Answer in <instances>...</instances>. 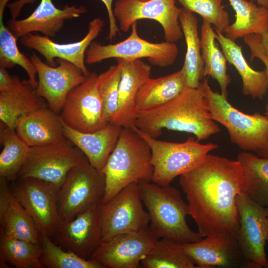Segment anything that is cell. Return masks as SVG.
Masks as SVG:
<instances>
[{
	"label": "cell",
	"mask_w": 268,
	"mask_h": 268,
	"mask_svg": "<svg viewBox=\"0 0 268 268\" xmlns=\"http://www.w3.org/2000/svg\"><path fill=\"white\" fill-rule=\"evenodd\" d=\"M0 67V93L8 91L11 87L13 78L6 69Z\"/></svg>",
	"instance_id": "60d3db41"
},
{
	"label": "cell",
	"mask_w": 268,
	"mask_h": 268,
	"mask_svg": "<svg viewBox=\"0 0 268 268\" xmlns=\"http://www.w3.org/2000/svg\"><path fill=\"white\" fill-rule=\"evenodd\" d=\"M51 237L40 235L41 262L49 268H104L90 260L81 258L74 252L66 251L54 242Z\"/></svg>",
	"instance_id": "d590c367"
},
{
	"label": "cell",
	"mask_w": 268,
	"mask_h": 268,
	"mask_svg": "<svg viewBox=\"0 0 268 268\" xmlns=\"http://www.w3.org/2000/svg\"><path fill=\"white\" fill-rule=\"evenodd\" d=\"M216 41L221 46L227 62L233 65L241 76L242 92L245 96L262 99L268 90V78L265 70L253 69L246 60L242 46L226 37L223 33L215 30Z\"/></svg>",
	"instance_id": "484cf974"
},
{
	"label": "cell",
	"mask_w": 268,
	"mask_h": 268,
	"mask_svg": "<svg viewBox=\"0 0 268 268\" xmlns=\"http://www.w3.org/2000/svg\"><path fill=\"white\" fill-rule=\"evenodd\" d=\"M134 127L122 128L107 160L103 171L106 190L102 202L110 200L131 183L152 180L151 148Z\"/></svg>",
	"instance_id": "277c9868"
},
{
	"label": "cell",
	"mask_w": 268,
	"mask_h": 268,
	"mask_svg": "<svg viewBox=\"0 0 268 268\" xmlns=\"http://www.w3.org/2000/svg\"><path fill=\"white\" fill-rule=\"evenodd\" d=\"M64 127L65 137L81 151L94 167L103 173L122 127L108 123L102 129L92 133L76 131L64 123Z\"/></svg>",
	"instance_id": "cb8c5ba5"
},
{
	"label": "cell",
	"mask_w": 268,
	"mask_h": 268,
	"mask_svg": "<svg viewBox=\"0 0 268 268\" xmlns=\"http://www.w3.org/2000/svg\"><path fill=\"white\" fill-rule=\"evenodd\" d=\"M267 242H268V240H267ZM266 268H268V262H267V263L266 264V266L265 267Z\"/></svg>",
	"instance_id": "bcb514c9"
},
{
	"label": "cell",
	"mask_w": 268,
	"mask_h": 268,
	"mask_svg": "<svg viewBox=\"0 0 268 268\" xmlns=\"http://www.w3.org/2000/svg\"><path fill=\"white\" fill-rule=\"evenodd\" d=\"M260 36L264 52L268 59V30L261 33Z\"/></svg>",
	"instance_id": "7bdbcfd3"
},
{
	"label": "cell",
	"mask_w": 268,
	"mask_h": 268,
	"mask_svg": "<svg viewBox=\"0 0 268 268\" xmlns=\"http://www.w3.org/2000/svg\"><path fill=\"white\" fill-rule=\"evenodd\" d=\"M257 155L268 158V144L256 152Z\"/></svg>",
	"instance_id": "ee69618b"
},
{
	"label": "cell",
	"mask_w": 268,
	"mask_h": 268,
	"mask_svg": "<svg viewBox=\"0 0 268 268\" xmlns=\"http://www.w3.org/2000/svg\"><path fill=\"white\" fill-rule=\"evenodd\" d=\"M104 21L99 17L89 23L88 32L81 40L70 43L60 44L53 41L49 37L29 33L20 38V44L32 49L45 58L47 63L56 66L55 59L67 61L78 67L87 76L90 72L85 66V53L91 42L102 31Z\"/></svg>",
	"instance_id": "ac0fdd59"
},
{
	"label": "cell",
	"mask_w": 268,
	"mask_h": 268,
	"mask_svg": "<svg viewBox=\"0 0 268 268\" xmlns=\"http://www.w3.org/2000/svg\"><path fill=\"white\" fill-rule=\"evenodd\" d=\"M143 205L138 183L127 185L110 200L101 202V241L148 227L150 217Z\"/></svg>",
	"instance_id": "30bf717a"
},
{
	"label": "cell",
	"mask_w": 268,
	"mask_h": 268,
	"mask_svg": "<svg viewBox=\"0 0 268 268\" xmlns=\"http://www.w3.org/2000/svg\"><path fill=\"white\" fill-rule=\"evenodd\" d=\"M137 24V22L132 25L128 37L117 43L103 45L91 42L85 53V63L93 64L111 58L127 61L146 58L152 65L161 67L174 64L179 54L176 43H153L143 39L138 34Z\"/></svg>",
	"instance_id": "ba28073f"
},
{
	"label": "cell",
	"mask_w": 268,
	"mask_h": 268,
	"mask_svg": "<svg viewBox=\"0 0 268 268\" xmlns=\"http://www.w3.org/2000/svg\"><path fill=\"white\" fill-rule=\"evenodd\" d=\"M10 88L0 93V120L9 128L15 130L17 119L28 113L48 105L39 97L27 80L12 76Z\"/></svg>",
	"instance_id": "d4e9b609"
},
{
	"label": "cell",
	"mask_w": 268,
	"mask_h": 268,
	"mask_svg": "<svg viewBox=\"0 0 268 268\" xmlns=\"http://www.w3.org/2000/svg\"><path fill=\"white\" fill-rule=\"evenodd\" d=\"M13 193L26 210L40 235L53 237L61 225L58 209L60 189L39 179H17Z\"/></svg>",
	"instance_id": "8fae6325"
},
{
	"label": "cell",
	"mask_w": 268,
	"mask_h": 268,
	"mask_svg": "<svg viewBox=\"0 0 268 268\" xmlns=\"http://www.w3.org/2000/svg\"><path fill=\"white\" fill-rule=\"evenodd\" d=\"M15 131L29 147L52 144L65 138L60 115L47 106L19 117Z\"/></svg>",
	"instance_id": "7402d4cb"
},
{
	"label": "cell",
	"mask_w": 268,
	"mask_h": 268,
	"mask_svg": "<svg viewBox=\"0 0 268 268\" xmlns=\"http://www.w3.org/2000/svg\"><path fill=\"white\" fill-rule=\"evenodd\" d=\"M243 39L245 43L248 47L251 52V61L255 58L260 59L265 65V70L267 72L268 78V59L264 52L260 34H249L245 36ZM265 115L268 118V103L266 107Z\"/></svg>",
	"instance_id": "f35d334b"
},
{
	"label": "cell",
	"mask_w": 268,
	"mask_h": 268,
	"mask_svg": "<svg viewBox=\"0 0 268 268\" xmlns=\"http://www.w3.org/2000/svg\"><path fill=\"white\" fill-rule=\"evenodd\" d=\"M158 239L149 226L123 233L102 241L89 260L104 268H138Z\"/></svg>",
	"instance_id": "9a60e30c"
},
{
	"label": "cell",
	"mask_w": 268,
	"mask_h": 268,
	"mask_svg": "<svg viewBox=\"0 0 268 268\" xmlns=\"http://www.w3.org/2000/svg\"><path fill=\"white\" fill-rule=\"evenodd\" d=\"M98 75L90 72L85 80L68 94L60 117L69 127L79 132L92 133L108 123L103 115L102 101L97 88Z\"/></svg>",
	"instance_id": "4fadbf2b"
},
{
	"label": "cell",
	"mask_w": 268,
	"mask_h": 268,
	"mask_svg": "<svg viewBox=\"0 0 268 268\" xmlns=\"http://www.w3.org/2000/svg\"><path fill=\"white\" fill-rule=\"evenodd\" d=\"M121 75L119 63L110 66L97 77V88L103 106V115L107 123H110L117 109L119 86Z\"/></svg>",
	"instance_id": "8d00e7d4"
},
{
	"label": "cell",
	"mask_w": 268,
	"mask_h": 268,
	"mask_svg": "<svg viewBox=\"0 0 268 268\" xmlns=\"http://www.w3.org/2000/svg\"><path fill=\"white\" fill-rule=\"evenodd\" d=\"M135 126L153 138L158 137L166 129L192 134L199 141L220 131L201 90L188 87L168 102L138 112Z\"/></svg>",
	"instance_id": "7a4b0ae2"
},
{
	"label": "cell",
	"mask_w": 268,
	"mask_h": 268,
	"mask_svg": "<svg viewBox=\"0 0 268 268\" xmlns=\"http://www.w3.org/2000/svg\"><path fill=\"white\" fill-rule=\"evenodd\" d=\"M140 195L150 217L149 228L158 239L180 244L196 242L202 237L188 225V203L175 188L161 187L150 182L138 183Z\"/></svg>",
	"instance_id": "3957f363"
},
{
	"label": "cell",
	"mask_w": 268,
	"mask_h": 268,
	"mask_svg": "<svg viewBox=\"0 0 268 268\" xmlns=\"http://www.w3.org/2000/svg\"><path fill=\"white\" fill-rule=\"evenodd\" d=\"M84 156L66 137L54 143L30 147L17 179L35 178L61 188L70 170Z\"/></svg>",
	"instance_id": "9c48e42d"
},
{
	"label": "cell",
	"mask_w": 268,
	"mask_h": 268,
	"mask_svg": "<svg viewBox=\"0 0 268 268\" xmlns=\"http://www.w3.org/2000/svg\"><path fill=\"white\" fill-rule=\"evenodd\" d=\"M6 3L0 2V67L11 68L17 65L27 72V79L35 89L37 85V70L30 58L22 53L17 45V38L3 23V16Z\"/></svg>",
	"instance_id": "e575fe53"
},
{
	"label": "cell",
	"mask_w": 268,
	"mask_h": 268,
	"mask_svg": "<svg viewBox=\"0 0 268 268\" xmlns=\"http://www.w3.org/2000/svg\"><path fill=\"white\" fill-rule=\"evenodd\" d=\"M134 128L151 148L153 167L151 181L161 187L170 186L175 178L195 168L207 154L218 147L215 143H201L191 136L183 142L160 140Z\"/></svg>",
	"instance_id": "8992f818"
},
{
	"label": "cell",
	"mask_w": 268,
	"mask_h": 268,
	"mask_svg": "<svg viewBox=\"0 0 268 268\" xmlns=\"http://www.w3.org/2000/svg\"><path fill=\"white\" fill-rule=\"evenodd\" d=\"M235 12V20L224 32L233 40L268 30V8L249 0H229Z\"/></svg>",
	"instance_id": "f1b7e54d"
},
{
	"label": "cell",
	"mask_w": 268,
	"mask_h": 268,
	"mask_svg": "<svg viewBox=\"0 0 268 268\" xmlns=\"http://www.w3.org/2000/svg\"><path fill=\"white\" fill-rule=\"evenodd\" d=\"M256 2V3L261 6L268 8V0H249Z\"/></svg>",
	"instance_id": "f6af8a7d"
},
{
	"label": "cell",
	"mask_w": 268,
	"mask_h": 268,
	"mask_svg": "<svg viewBox=\"0 0 268 268\" xmlns=\"http://www.w3.org/2000/svg\"><path fill=\"white\" fill-rule=\"evenodd\" d=\"M140 265L143 268H197L185 252L182 244L166 238L156 241L142 259Z\"/></svg>",
	"instance_id": "836d02e7"
},
{
	"label": "cell",
	"mask_w": 268,
	"mask_h": 268,
	"mask_svg": "<svg viewBox=\"0 0 268 268\" xmlns=\"http://www.w3.org/2000/svg\"><path fill=\"white\" fill-rule=\"evenodd\" d=\"M181 9L175 0H117L113 12L120 31H129L140 19L154 20L162 26L165 41L176 43L184 37L179 19Z\"/></svg>",
	"instance_id": "7c38bea8"
},
{
	"label": "cell",
	"mask_w": 268,
	"mask_h": 268,
	"mask_svg": "<svg viewBox=\"0 0 268 268\" xmlns=\"http://www.w3.org/2000/svg\"><path fill=\"white\" fill-rule=\"evenodd\" d=\"M205 98L212 119L225 127L232 142L243 151L257 152L268 144V118L260 113H244L227 97L211 88L207 79L198 87Z\"/></svg>",
	"instance_id": "5b68a950"
},
{
	"label": "cell",
	"mask_w": 268,
	"mask_h": 268,
	"mask_svg": "<svg viewBox=\"0 0 268 268\" xmlns=\"http://www.w3.org/2000/svg\"><path fill=\"white\" fill-rule=\"evenodd\" d=\"M187 87L182 68L166 76L149 78L141 86L136 100L137 113L158 107L175 98Z\"/></svg>",
	"instance_id": "4316f807"
},
{
	"label": "cell",
	"mask_w": 268,
	"mask_h": 268,
	"mask_svg": "<svg viewBox=\"0 0 268 268\" xmlns=\"http://www.w3.org/2000/svg\"><path fill=\"white\" fill-rule=\"evenodd\" d=\"M39 244L0 235V268H43Z\"/></svg>",
	"instance_id": "d6a6232c"
},
{
	"label": "cell",
	"mask_w": 268,
	"mask_h": 268,
	"mask_svg": "<svg viewBox=\"0 0 268 268\" xmlns=\"http://www.w3.org/2000/svg\"><path fill=\"white\" fill-rule=\"evenodd\" d=\"M216 33L212 25L202 20L201 28V54L204 62V76H210L218 83L221 94L228 96L231 79L227 73V60L216 44Z\"/></svg>",
	"instance_id": "f546056e"
},
{
	"label": "cell",
	"mask_w": 268,
	"mask_h": 268,
	"mask_svg": "<svg viewBox=\"0 0 268 268\" xmlns=\"http://www.w3.org/2000/svg\"><path fill=\"white\" fill-rule=\"evenodd\" d=\"M0 234L39 244V233L31 217L10 189L8 181L0 177Z\"/></svg>",
	"instance_id": "603a6c76"
},
{
	"label": "cell",
	"mask_w": 268,
	"mask_h": 268,
	"mask_svg": "<svg viewBox=\"0 0 268 268\" xmlns=\"http://www.w3.org/2000/svg\"><path fill=\"white\" fill-rule=\"evenodd\" d=\"M184 9L200 15L202 20L224 33L230 25L228 12L222 5L223 0H177Z\"/></svg>",
	"instance_id": "74e56055"
},
{
	"label": "cell",
	"mask_w": 268,
	"mask_h": 268,
	"mask_svg": "<svg viewBox=\"0 0 268 268\" xmlns=\"http://www.w3.org/2000/svg\"><path fill=\"white\" fill-rule=\"evenodd\" d=\"M35 0H18L17 1L8 4V6L10 10L12 18L16 19L20 13L21 9L24 4L28 3H32L34 2Z\"/></svg>",
	"instance_id": "b9f144b4"
},
{
	"label": "cell",
	"mask_w": 268,
	"mask_h": 268,
	"mask_svg": "<svg viewBox=\"0 0 268 268\" xmlns=\"http://www.w3.org/2000/svg\"><path fill=\"white\" fill-rule=\"evenodd\" d=\"M179 19L187 47L182 68L185 74L187 87L197 88L204 77V62L198 32V19L193 12L183 7Z\"/></svg>",
	"instance_id": "83f0119b"
},
{
	"label": "cell",
	"mask_w": 268,
	"mask_h": 268,
	"mask_svg": "<svg viewBox=\"0 0 268 268\" xmlns=\"http://www.w3.org/2000/svg\"><path fill=\"white\" fill-rule=\"evenodd\" d=\"M105 190L104 174L94 167L85 156L70 170L59 191L57 203L61 224L99 204Z\"/></svg>",
	"instance_id": "52a82bcc"
},
{
	"label": "cell",
	"mask_w": 268,
	"mask_h": 268,
	"mask_svg": "<svg viewBox=\"0 0 268 268\" xmlns=\"http://www.w3.org/2000/svg\"><path fill=\"white\" fill-rule=\"evenodd\" d=\"M121 67L117 111L110 123L122 128L135 126L137 112L136 100L143 84L150 77L151 67L141 60L117 59Z\"/></svg>",
	"instance_id": "ffe728a7"
},
{
	"label": "cell",
	"mask_w": 268,
	"mask_h": 268,
	"mask_svg": "<svg viewBox=\"0 0 268 268\" xmlns=\"http://www.w3.org/2000/svg\"><path fill=\"white\" fill-rule=\"evenodd\" d=\"M236 204L240 218L237 236L240 248L254 268L266 267L268 240V208L252 201L244 192L238 195Z\"/></svg>",
	"instance_id": "5bb4252c"
},
{
	"label": "cell",
	"mask_w": 268,
	"mask_h": 268,
	"mask_svg": "<svg viewBox=\"0 0 268 268\" xmlns=\"http://www.w3.org/2000/svg\"><path fill=\"white\" fill-rule=\"evenodd\" d=\"M29 58L37 70L36 94L46 100L51 109L60 113L68 93L83 82L86 76L74 65L63 59H57L59 65L54 67L44 62L35 54Z\"/></svg>",
	"instance_id": "2e32d148"
},
{
	"label": "cell",
	"mask_w": 268,
	"mask_h": 268,
	"mask_svg": "<svg viewBox=\"0 0 268 268\" xmlns=\"http://www.w3.org/2000/svg\"><path fill=\"white\" fill-rule=\"evenodd\" d=\"M236 160L242 169L245 193L254 202L268 208V158L242 151Z\"/></svg>",
	"instance_id": "4dcf8cb0"
},
{
	"label": "cell",
	"mask_w": 268,
	"mask_h": 268,
	"mask_svg": "<svg viewBox=\"0 0 268 268\" xmlns=\"http://www.w3.org/2000/svg\"><path fill=\"white\" fill-rule=\"evenodd\" d=\"M140 0L145 1V0Z\"/></svg>",
	"instance_id": "7dc6e473"
},
{
	"label": "cell",
	"mask_w": 268,
	"mask_h": 268,
	"mask_svg": "<svg viewBox=\"0 0 268 268\" xmlns=\"http://www.w3.org/2000/svg\"><path fill=\"white\" fill-rule=\"evenodd\" d=\"M182 246L198 268H254L232 233H214Z\"/></svg>",
	"instance_id": "e0dca14e"
},
{
	"label": "cell",
	"mask_w": 268,
	"mask_h": 268,
	"mask_svg": "<svg viewBox=\"0 0 268 268\" xmlns=\"http://www.w3.org/2000/svg\"><path fill=\"white\" fill-rule=\"evenodd\" d=\"M0 142L3 149L0 154V177L8 182L17 178L29 147L11 129L0 122Z\"/></svg>",
	"instance_id": "1f68e13d"
},
{
	"label": "cell",
	"mask_w": 268,
	"mask_h": 268,
	"mask_svg": "<svg viewBox=\"0 0 268 268\" xmlns=\"http://www.w3.org/2000/svg\"><path fill=\"white\" fill-rule=\"evenodd\" d=\"M100 0L104 3L107 10L109 23L108 38L112 40L115 39L117 35L120 33V30L118 26L117 21L113 12V0Z\"/></svg>",
	"instance_id": "ab89813d"
},
{
	"label": "cell",
	"mask_w": 268,
	"mask_h": 268,
	"mask_svg": "<svg viewBox=\"0 0 268 268\" xmlns=\"http://www.w3.org/2000/svg\"><path fill=\"white\" fill-rule=\"evenodd\" d=\"M86 11L83 6L67 5L60 9L56 7L52 0H41L28 17L18 20L11 18L7 27L17 39L35 32L52 37L63 28L65 20L78 18Z\"/></svg>",
	"instance_id": "44dd1931"
},
{
	"label": "cell",
	"mask_w": 268,
	"mask_h": 268,
	"mask_svg": "<svg viewBox=\"0 0 268 268\" xmlns=\"http://www.w3.org/2000/svg\"><path fill=\"white\" fill-rule=\"evenodd\" d=\"M53 237L62 247L89 260L102 240L100 204L62 223Z\"/></svg>",
	"instance_id": "d6986e66"
},
{
	"label": "cell",
	"mask_w": 268,
	"mask_h": 268,
	"mask_svg": "<svg viewBox=\"0 0 268 268\" xmlns=\"http://www.w3.org/2000/svg\"><path fill=\"white\" fill-rule=\"evenodd\" d=\"M179 183L186 195L189 215L203 237L220 232L237 236L240 218L236 204L245 192L240 163L207 154L194 169L180 176Z\"/></svg>",
	"instance_id": "6da1fadb"
}]
</instances>
